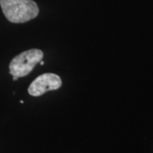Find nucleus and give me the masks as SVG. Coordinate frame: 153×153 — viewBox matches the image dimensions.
I'll return each instance as SVG.
<instances>
[{"label":"nucleus","mask_w":153,"mask_h":153,"mask_svg":"<svg viewBox=\"0 0 153 153\" xmlns=\"http://www.w3.org/2000/svg\"><path fill=\"white\" fill-rule=\"evenodd\" d=\"M62 85L60 77L54 73H44L38 76L28 88V93L32 96H40L48 91L56 90Z\"/></svg>","instance_id":"7ed1b4c3"},{"label":"nucleus","mask_w":153,"mask_h":153,"mask_svg":"<svg viewBox=\"0 0 153 153\" xmlns=\"http://www.w3.org/2000/svg\"><path fill=\"white\" fill-rule=\"evenodd\" d=\"M43 51L38 49L24 51L12 59L10 63V73L17 78L26 76L43 60Z\"/></svg>","instance_id":"f03ea898"},{"label":"nucleus","mask_w":153,"mask_h":153,"mask_svg":"<svg viewBox=\"0 0 153 153\" xmlns=\"http://www.w3.org/2000/svg\"><path fill=\"white\" fill-rule=\"evenodd\" d=\"M2 11L9 22L25 23L38 16V6L33 0H0Z\"/></svg>","instance_id":"f257e3e1"}]
</instances>
